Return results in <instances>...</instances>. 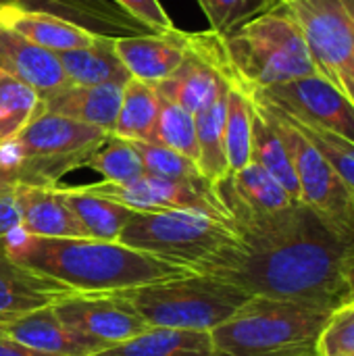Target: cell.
I'll return each instance as SVG.
<instances>
[{"instance_id":"cell-40","label":"cell","mask_w":354,"mask_h":356,"mask_svg":"<svg viewBox=\"0 0 354 356\" xmlns=\"http://www.w3.org/2000/svg\"><path fill=\"white\" fill-rule=\"evenodd\" d=\"M344 280H346V300H354V240L348 244L344 254Z\"/></svg>"},{"instance_id":"cell-26","label":"cell","mask_w":354,"mask_h":356,"mask_svg":"<svg viewBox=\"0 0 354 356\" xmlns=\"http://www.w3.org/2000/svg\"><path fill=\"white\" fill-rule=\"evenodd\" d=\"M227 88L219 96L194 115L196 140H198V169L202 177L211 184H217L230 175V165L225 156V106H227Z\"/></svg>"},{"instance_id":"cell-29","label":"cell","mask_w":354,"mask_h":356,"mask_svg":"<svg viewBox=\"0 0 354 356\" xmlns=\"http://www.w3.org/2000/svg\"><path fill=\"white\" fill-rule=\"evenodd\" d=\"M252 113L255 104L248 92L230 83L225 106V156L230 173L252 163Z\"/></svg>"},{"instance_id":"cell-39","label":"cell","mask_w":354,"mask_h":356,"mask_svg":"<svg viewBox=\"0 0 354 356\" xmlns=\"http://www.w3.org/2000/svg\"><path fill=\"white\" fill-rule=\"evenodd\" d=\"M0 356H48V355L38 353V350H33V348H29V346H25V344H21V342L13 340V338H8V336H2V338H0Z\"/></svg>"},{"instance_id":"cell-16","label":"cell","mask_w":354,"mask_h":356,"mask_svg":"<svg viewBox=\"0 0 354 356\" xmlns=\"http://www.w3.org/2000/svg\"><path fill=\"white\" fill-rule=\"evenodd\" d=\"M77 294L65 284L19 265L0 242V313L23 315Z\"/></svg>"},{"instance_id":"cell-18","label":"cell","mask_w":354,"mask_h":356,"mask_svg":"<svg viewBox=\"0 0 354 356\" xmlns=\"http://www.w3.org/2000/svg\"><path fill=\"white\" fill-rule=\"evenodd\" d=\"M21 232L38 238H86L79 221L56 186H19Z\"/></svg>"},{"instance_id":"cell-27","label":"cell","mask_w":354,"mask_h":356,"mask_svg":"<svg viewBox=\"0 0 354 356\" xmlns=\"http://www.w3.org/2000/svg\"><path fill=\"white\" fill-rule=\"evenodd\" d=\"M161 111V94L156 86L131 77L123 86L121 106L111 136L134 142H150Z\"/></svg>"},{"instance_id":"cell-13","label":"cell","mask_w":354,"mask_h":356,"mask_svg":"<svg viewBox=\"0 0 354 356\" xmlns=\"http://www.w3.org/2000/svg\"><path fill=\"white\" fill-rule=\"evenodd\" d=\"M115 50L131 77L152 86L169 79L188 56L184 31L179 29L115 38Z\"/></svg>"},{"instance_id":"cell-10","label":"cell","mask_w":354,"mask_h":356,"mask_svg":"<svg viewBox=\"0 0 354 356\" xmlns=\"http://www.w3.org/2000/svg\"><path fill=\"white\" fill-rule=\"evenodd\" d=\"M86 192L125 204L134 211H196L223 221H230V213L219 200L211 181H173L150 173L125 184H88Z\"/></svg>"},{"instance_id":"cell-37","label":"cell","mask_w":354,"mask_h":356,"mask_svg":"<svg viewBox=\"0 0 354 356\" xmlns=\"http://www.w3.org/2000/svg\"><path fill=\"white\" fill-rule=\"evenodd\" d=\"M119 8H123L138 23L148 27L152 33H171L175 31V23L161 4V0H113Z\"/></svg>"},{"instance_id":"cell-21","label":"cell","mask_w":354,"mask_h":356,"mask_svg":"<svg viewBox=\"0 0 354 356\" xmlns=\"http://www.w3.org/2000/svg\"><path fill=\"white\" fill-rule=\"evenodd\" d=\"M123 86L125 83L69 86L56 96L44 100V111L111 134L121 106Z\"/></svg>"},{"instance_id":"cell-32","label":"cell","mask_w":354,"mask_h":356,"mask_svg":"<svg viewBox=\"0 0 354 356\" xmlns=\"http://www.w3.org/2000/svg\"><path fill=\"white\" fill-rule=\"evenodd\" d=\"M161 146H167L198 165V140H196V123L194 115L188 113L173 100L161 96V111L152 131V140Z\"/></svg>"},{"instance_id":"cell-44","label":"cell","mask_w":354,"mask_h":356,"mask_svg":"<svg viewBox=\"0 0 354 356\" xmlns=\"http://www.w3.org/2000/svg\"><path fill=\"white\" fill-rule=\"evenodd\" d=\"M0 2H8V0H0Z\"/></svg>"},{"instance_id":"cell-38","label":"cell","mask_w":354,"mask_h":356,"mask_svg":"<svg viewBox=\"0 0 354 356\" xmlns=\"http://www.w3.org/2000/svg\"><path fill=\"white\" fill-rule=\"evenodd\" d=\"M19 227H21V211L15 192L0 196V242H4Z\"/></svg>"},{"instance_id":"cell-6","label":"cell","mask_w":354,"mask_h":356,"mask_svg":"<svg viewBox=\"0 0 354 356\" xmlns=\"http://www.w3.org/2000/svg\"><path fill=\"white\" fill-rule=\"evenodd\" d=\"M119 242L198 273L238 234L230 221L196 211H134Z\"/></svg>"},{"instance_id":"cell-2","label":"cell","mask_w":354,"mask_h":356,"mask_svg":"<svg viewBox=\"0 0 354 356\" xmlns=\"http://www.w3.org/2000/svg\"><path fill=\"white\" fill-rule=\"evenodd\" d=\"M4 248L19 265L48 275L77 294H115L196 273L121 242L38 238L21 227L4 240Z\"/></svg>"},{"instance_id":"cell-33","label":"cell","mask_w":354,"mask_h":356,"mask_svg":"<svg viewBox=\"0 0 354 356\" xmlns=\"http://www.w3.org/2000/svg\"><path fill=\"white\" fill-rule=\"evenodd\" d=\"M134 144L142 156L146 173L165 177V179H173V181H190V184L204 181L198 165L192 159H188L167 146H161L156 142H134Z\"/></svg>"},{"instance_id":"cell-11","label":"cell","mask_w":354,"mask_h":356,"mask_svg":"<svg viewBox=\"0 0 354 356\" xmlns=\"http://www.w3.org/2000/svg\"><path fill=\"white\" fill-rule=\"evenodd\" d=\"M294 119L328 129L354 144V104L321 75H309L250 92Z\"/></svg>"},{"instance_id":"cell-17","label":"cell","mask_w":354,"mask_h":356,"mask_svg":"<svg viewBox=\"0 0 354 356\" xmlns=\"http://www.w3.org/2000/svg\"><path fill=\"white\" fill-rule=\"evenodd\" d=\"M213 186L230 219L238 213H275L294 204L290 194L257 163H248L244 169L230 173Z\"/></svg>"},{"instance_id":"cell-8","label":"cell","mask_w":354,"mask_h":356,"mask_svg":"<svg viewBox=\"0 0 354 356\" xmlns=\"http://www.w3.org/2000/svg\"><path fill=\"white\" fill-rule=\"evenodd\" d=\"M250 98L288 148L300 188V202L351 244L354 240V192L348 184L284 111L263 98Z\"/></svg>"},{"instance_id":"cell-12","label":"cell","mask_w":354,"mask_h":356,"mask_svg":"<svg viewBox=\"0 0 354 356\" xmlns=\"http://www.w3.org/2000/svg\"><path fill=\"white\" fill-rule=\"evenodd\" d=\"M52 307L58 319L92 346L94 355L150 327L134 307L115 294H71Z\"/></svg>"},{"instance_id":"cell-28","label":"cell","mask_w":354,"mask_h":356,"mask_svg":"<svg viewBox=\"0 0 354 356\" xmlns=\"http://www.w3.org/2000/svg\"><path fill=\"white\" fill-rule=\"evenodd\" d=\"M252 163L261 165L290 194L294 202H300V188L288 148L257 104L252 113Z\"/></svg>"},{"instance_id":"cell-7","label":"cell","mask_w":354,"mask_h":356,"mask_svg":"<svg viewBox=\"0 0 354 356\" xmlns=\"http://www.w3.org/2000/svg\"><path fill=\"white\" fill-rule=\"evenodd\" d=\"M108 136L100 127L42 111L2 146L15 161L21 186H56L65 173L86 167Z\"/></svg>"},{"instance_id":"cell-4","label":"cell","mask_w":354,"mask_h":356,"mask_svg":"<svg viewBox=\"0 0 354 356\" xmlns=\"http://www.w3.org/2000/svg\"><path fill=\"white\" fill-rule=\"evenodd\" d=\"M334 309L250 296L211 332L213 356H313Z\"/></svg>"},{"instance_id":"cell-24","label":"cell","mask_w":354,"mask_h":356,"mask_svg":"<svg viewBox=\"0 0 354 356\" xmlns=\"http://www.w3.org/2000/svg\"><path fill=\"white\" fill-rule=\"evenodd\" d=\"M92 356H213L209 332L148 327L146 332Z\"/></svg>"},{"instance_id":"cell-20","label":"cell","mask_w":354,"mask_h":356,"mask_svg":"<svg viewBox=\"0 0 354 356\" xmlns=\"http://www.w3.org/2000/svg\"><path fill=\"white\" fill-rule=\"evenodd\" d=\"M25 6L40 8L63 17L92 33L123 38V35H144L152 33L148 27L129 17L113 0H17Z\"/></svg>"},{"instance_id":"cell-45","label":"cell","mask_w":354,"mask_h":356,"mask_svg":"<svg viewBox=\"0 0 354 356\" xmlns=\"http://www.w3.org/2000/svg\"><path fill=\"white\" fill-rule=\"evenodd\" d=\"M313 356H317V355H313Z\"/></svg>"},{"instance_id":"cell-23","label":"cell","mask_w":354,"mask_h":356,"mask_svg":"<svg viewBox=\"0 0 354 356\" xmlns=\"http://www.w3.org/2000/svg\"><path fill=\"white\" fill-rule=\"evenodd\" d=\"M56 56L71 86L127 83L131 79L115 50V38L108 35H96L92 44L56 52Z\"/></svg>"},{"instance_id":"cell-15","label":"cell","mask_w":354,"mask_h":356,"mask_svg":"<svg viewBox=\"0 0 354 356\" xmlns=\"http://www.w3.org/2000/svg\"><path fill=\"white\" fill-rule=\"evenodd\" d=\"M0 27L52 52L88 46L98 35L63 17L25 6L17 0L0 2Z\"/></svg>"},{"instance_id":"cell-5","label":"cell","mask_w":354,"mask_h":356,"mask_svg":"<svg viewBox=\"0 0 354 356\" xmlns=\"http://www.w3.org/2000/svg\"><path fill=\"white\" fill-rule=\"evenodd\" d=\"M152 327L213 332L230 319L250 294L209 273H188L175 280L115 292Z\"/></svg>"},{"instance_id":"cell-14","label":"cell","mask_w":354,"mask_h":356,"mask_svg":"<svg viewBox=\"0 0 354 356\" xmlns=\"http://www.w3.org/2000/svg\"><path fill=\"white\" fill-rule=\"evenodd\" d=\"M0 69L31 86L42 100L69 88L56 52L46 50L8 29L0 27Z\"/></svg>"},{"instance_id":"cell-34","label":"cell","mask_w":354,"mask_h":356,"mask_svg":"<svg viewBox=\"0 0 354 356\" xmlns=\"http://www.w3.org/2000/svg\"><path fill=\"white\" fill-rule=\"evenodd\" d=\"M282 111V108H280ZM288 115V113H286ZM288 119L315 144V148L330 161V165L336 169V173L348 184V188L354 192V144L315 125L303 123L298 119H294L292 115H288Z\"/></svg>"},{"instance_id":"cell-30","label":"cell","mask_w":354,"mask_h":356,"mask_svg":"<svg viewBox=\"0 0 354 356\" xmlns=\"http://www.w3.org/2000/svg\"><path fill=\"white\" fill-rule=\"evenodd\" d=\"M42 111L44 100L40 94L0 69V146L10 142Z\"/></svg>"},{"instance_id":"cell-3","label":"cell","mask_w":354,"mask_h":356,"mask_svg":"<svg viewBox=\"0 0 354 356\" xmlns=\"http://www.w3.org/2000/svg\"><path fill=\"white\" fill-rule=\"evenodd\" d=\"M186 48L209 60L230 83L255 92L319 75L303 31L277 2L227 33L184 31Z\"/></svg>"},{"instance_id":"cell-36","label":"cell","mask_w":354,"mask_h":356,"mask_svg":"<svg viewBox=\"0 0 354 356\" xmlns=\"http://www.w3.org/2000/svg\"><path fill=\"white\" fill-rule=\"evenodd\" d=\"M354 353V300L334 309L319 334L317 356H340Z\"/></svg>"},{"instance_id":"cell-19","label":"cell","mask_w":354,"mask_h":356,"mask_svg":"<svg viewBox=\"0 0 354 356\" xmlns=\"http://www.w3.org/2000/svg\"><path fill=\"white\" fill-rule=\"evenodd\" d=\"M4 336L48 356L94 355L92 346L58 319L52 305L13 317Z\"/></svg>"},{"instance_id":"cell-42","label":"cell","mask_w":354,"mask_h":356,"mask_svg":"<svg viewBox=\"0 0 354 356\" xmlns=\"http://www.w3.org/2000/svg\"><path fill=\"white\" fill-rule=\"evenodd\" d=\"M15 317H17V315H15ZM10 319H13L10 315H2V313H0V338L4 336V332H6V325H8V321H10Z\"/></svg>"},{"instance_id":"cell-43","label":"cell","mask_w":354,"mask_h":356,"mask_svg":"<svg viewBox=\"0 0 354 356\" xmlns=\"http://www.w3.org/2000/svg\"><path fill=\"white\" fill-rule=\"evenodd\" d=\"M340 356H354V353H353V355H340Z\"/></svg>"},{"instance_id":"cell-41","label":"cell","mask_w":354,"mask_h":356,"mask_svg":"<svg viewBox=\"0 0 354 356\" xmlns=\"http://www.w3.org/2000/svg\"><path fill=\"white\" fill-rule=\"evenodd\" d=\"M342 6L346 10V17H348V23H351V29H353L354 35V0H342Z\"/></svg>"},{"instance_id":"cell-9","label":"cell","mask_w":354,"mask_h":356,"mask_svg":"<svg viewBox=\"0 0 354 356\" xmlns=\"http://www.w3.org/2000/svg\"><path fill=\"white\" fill-rule=\"evenodd\" d=\"M298 23L323 79L354 104V35L342 0H280Z\"/></svg>"},{"instance_id":"cell-25","label":"cell","mask_w":354,"mask_h":356,"mask_svg":"<svg viewBox=\"0 0 354 356\" xmlns=\"http://www.w3.org/2000/svg\"><path fill=\"white\" fill-rule=\"evenodd\" d=\"M65 202L73 211L75 219L79 221L86 238L102 240V242H119V236L127 221L134 215V209L119 204L115 200L102 198L98 194L86 192L81 186L67 188L58 186Z\"/></svg>"},{"instance_id":"cell-22","label":"cell","mask_w":354,"mask_h":356,"mask_svg":"<svg viewBox=\"0 0 354 356\" xmlns=\"http://www.w3.org/2000/svg\"><path fill=\"white\" fill-rule=\"evenodd\" d=\"M230 81L200 54L188 50L182 67L165 81L156 83V90L163 98L177 102L188 113L196 115L209 106Z\"/></svg>"},{"instance_id":"cell-31","label":"cell","mask_w":354,"mask_h":356,"mask_svg":"<svg viewBox=\"0 0 354 356\" xmlns=\"http://www.w3.org/2000/svg\"><path fill=\"white\" fill-rule=\"evenodd\" d=\"M86 167L102 175V181L125 184L144 175L142 156L131 140L108 136L86 161Z\"/></svg>"},{"instance_id":"cell-35","label":"cell","mask_w":354,"mask_h":356,"mask_svg":"<svg viewBox=\"0 0 354 356\" xmlns=\"http://www.w3.org/2000/svg\"><path fill=\"white\" fill-rule=\"evenodd\" d=\"M209 19L211 31L227 33L240 23L271 10L280 0H196Z\"/></svg>"},{"instance_id":"cell-1","label":"cell","mask_w":354,"mask_h":356,"mask_svg":"<svg viewBox=\"0 0 354 356\" xmlns=\"http://www.w3.org/2000/svg\"><path fill=\"white\" fill-rule=\"evenodd\" d=\"M238 242L198 273L225 280L250 296L338 309L346 302L344 254L348 242L309 207L294 202L275 213L232 215Z\"/></svg>"}]
</instances>
